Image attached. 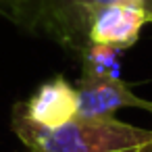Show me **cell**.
Masks as SVG:
<instances>
[{
  "label": "cell",
  "mask_w": 152,
  "mask_h": 152,
  "mask_svg": "<svg viewBox=\"0 0 152 152\" xmlns=\"http://www.w3.org/2000/svg\"><path fill=\"white\" fill-rule=\"evenodd\" d=\"M13 131L29 152H152V129L115 117H75L61 127L31 121L21 102L13 108Z\"/></svg>",
  "instance_id": "1"
},
{
  "label": "cell",
  "mask_w": 152,
  "mask_h": 152,
  "mask_svg": "<svg viewBox=\"0 0 152 152\" xmlns=\"http://www.w3.org/2000/svg\"><path fill=\"white\" fill-rule=\"evenodd\" d=\"M106 2L110 0H40V36L81 58L90 48L92 17Z\"/></svg>",
  "instance_id": "2"
},
{
  "label": "cell",
  "mask_w": 152,
  "mask_h": 152,
  "mask_svg": "<svg viewBox=\"0 0 152 152\" xmlns=\"http://www.w3.org/2000/svg\"><path fill=\"white\" fill-rule=\"evenodd\" d=\"M152 4L148 0H110L102 4L90 23V44L113 46L119 50L131 48L150 23Z\"/></svg>",
  "instance_id": "3"
},
{
  "label": "cell",
  "mask_w": 152,
  "mask_h": 152,
  "mask_svg": "<svg viewBox=\"0 0 152 152\" xmlns=\"http://www.w3.org/2000/svg\"><path fill=\"white\" fill-rule=\"evenodd\" d=\"M121 108H142L152 113V100L137 96L121 77H98L83 71L77 83V117H115Z\"/></svg>",
  "instance_id": "4"
},
{
  "label": "cell",
  "mask_w": 152,
  "mask_h": 152,
  "mask_svg": "<svg viewBox=\"0 0 152 152\" xmlns=\"http://www.w3.org/2000/svg\"><path fill=\"white\" fill-rule=\"evenodd\" d=\"M25 115L44 127H61L77 117V88L65 77L44 81L27 102H21Z\"/></svg>",
  "instance_id": "5"
},
{
  "label": "cell",
  "mask_w": 152,
  "mask_h": 152,
  "mask_svg": "<svg viewBox=\"0 0 152 152\" xmlns=\"http://www.w3.org/2000/svg\"><path fill=\"white\" fill-rule=\"evenodd\" d=\"M0 19L40 36V0H0Z\"/></svg>",
  "instance_id": "6"
},
{
  "label": "cell",
  "mask_w": 152,
  "mask_h": 152,
  "mask_svg": "<svg viewBox=\"0 0 152 152\" xmlns=\"http://www.w3.org/2000/svg\"><path fill=\"white\" fill-rule=\"evenodd\" d=\"M123 50L113 48V46H102V44H90L86 54L81 56L83 61V71L98 75V77H121L119 73V56Z\"/></svg>",
  "instance_id": "7"
},
{
  "label": "cell",
  "mask_w": 152,
  "mask_h": 152,
  "mask_svg": "<svg viewBox=\"0 0 152 152\" xmlns=\"http://www.w3.org/2000/svg\"><path fill=\"white\" fill-rule=\"evenodd\" d=\"M150 23H152V17H150Z\"/></svg>",
  "instance_id": "8"
}]
</instances>
